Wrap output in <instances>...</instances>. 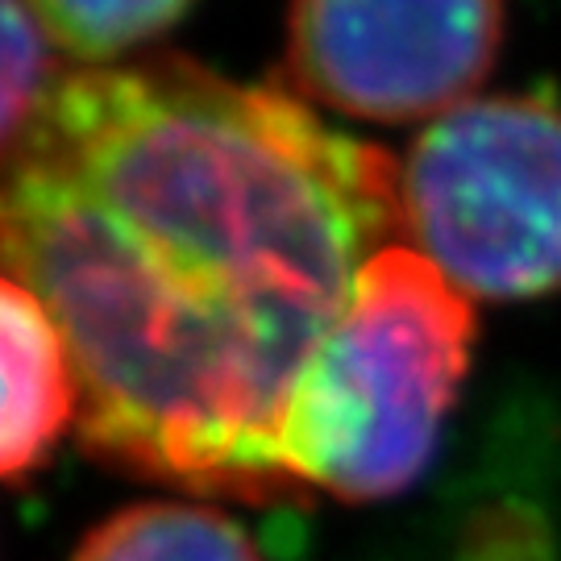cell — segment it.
<instances>
[{"mask_svg":"<svg viewBox=\"0 0 561 561\" xmlns=\"http://www.w3.org/2000/svg\"><path fill=\"white\" fill-rule=\"evenodd\" d=\"M55 55L59 46L46 38L38 18L21 0H4V146L30 125V117L62 80L55 71Z\"/></svg>","mask_w":561,"mask_h":561,"instance_id":"ba28073f","label":"cell"},{"mask_svg":"<svg viewBox=\"0 0 561 561\" xmlns=\"http://www.w3.org/2000/svg\"><path fill=\"white\" fill-rule=\"evenodd\" d=\"M474 333V304L437 262L382 245L291 387L279 458L296 491L350 503L408 491L466 382Z\"/></svg>","mask_w":561,"mask_h":561,"instance_id":"7a4b0ae2","label":"cell"},{"mask_svg":"<svg viewBox=\"0 0 561 561\" xmlns=\"http://www.w3.org/2000/svg\"><path fill=\"white\" fill-rule=\"evenodd\" d=\"M0 470L9 482H21L80 421V375L46 304L13 275L0 279Z\"/></svg>","mask_w":561,"mask_h":561,"instance_id":"5b68a950","label":"cell"},{"mask_svg":"<svg viewBox=\"0 0 561 561\" xmlns=\"http://www.w3.org/2000/svg\"><path fill=\"white\" fill-rule=\"evenodd\" d=\"M396 229L379 146L187 59L67 71L4 146V275L67 337L83 445L192 495H296L291 387Z\"/></svg>","mask_w":561,"mask_h":561,"instance_id":"6da1fadb","label":"cell"},{"mask_svg":"<svg viewBox=\"0 0 561 561\" xmlns=\"http://www.w3.org/2000/svg\"><path fill=\"white\" fill-rule=\"evenodd\" d=\"M59 55L113 67L129 50L159 42L171 25L187 18L196 0H21Z\"/></svg>","mask_w":561,"mask_h":561,"instance_id":"52a82bcc","label":"cell"},{"mask_svg":"<svg viewBox=\"0 0 561 561\" xmlns=\"http://www.w3.org/2000/svg\"><path fill=\"white\" fill-rule=\"evenodd\" d=\"M503 42V0H291L287 88L354 121H437L474 101Z\"/></svg>","mask_w":561,"mask_h":561,"instance_id":"277c9868","label":"cell"},{"mask_svg":"<svg viewBox=\"0 0 561 561\" xmlns=\"http://www.w3.org/2000/svg\"><path fill=\"white\" fill-rule=\"evenodd\" d=\"M71 561H262L238 520L208 503H134L96 524Z\"/></svg>","mask_w":561,"mask_h":561,"instance_id":"8992f818","label":"cell"},{"mask_svg":"<svg viewBox=\"0 0 561 561\" xmlns=\"http://www.w3.org/2000/svg\"><path fill=\"white\" fill-rule=\"evenodd\" d=\"M403 233L470 300L561 287V104L474 96L428 121L400 167Z\"/></svg>","mask_w":561,"mask_h":561,"instance_id":"3957f363","label":"cell"}]
</instances>
